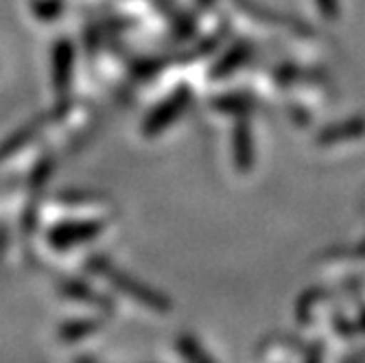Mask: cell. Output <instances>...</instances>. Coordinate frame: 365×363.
<instances>
[{"mask_svg": "<svg viewBox=\"0 0 365 363\" xmlns=\"http://www.w3.org/2000/svg\"><path fill=\"white\" fill-rule=\"evenodd\" d=\"M92 270L96 274H101L116 291H120L125 298H129V300H134V302H138V305H143V307H147V309H151L155 313H167L171 309V302H169L167 295H162L160 291H155L147 282H143V280H138L134 276H129L127 272L116 270L106 256L94 258Z\"/></svg>", "mask_w": 365, "mask_h": 363, "instance_id": "1", "label": "cell"}, {"mask_svg": "<svg viewBox=\"0 0 365 363\" xmlns=\"http://www.w3.org/2000/svg\"><path fill=\"white\" fill-rule=\"evenodd\" d=\"M190 98H192V92L188 88H178L173 94H169L160 106H155L145 123H143V131L147 136H158L162 134L164 129H169L190 106Z\"/></svg>", "mask_w": 365, "mask_h": 363, "instance_id": "2", "label": "cell"}, {"mask_svg": "<svg viewBox=\"0 0 365 363\" xmlns=\"http://www.w3.org/2000/svg\"><path fill=\"white\" fill-rule=\"evenodd\" d=\"M106 230V221L86 219V221H66L55 225L48 232V243L55 250H71L81 243L96 239Z\"/></svg>", "mask_w": 365, "mask_h": 363, "instance_id": "3", "label": "cell"}, {"mask_svg": "<svg viewBox=\"0 0 365 363\" xmlns=\"http://www.w3.org/2000/svg\"><path fill=\"white\" fill-rule=\"evenodd\" d=\"M235 5L239 9H243L250 18L254 20H260L264 24H278V26H284L289 29L291 33H295V36H302V38H311L315 36V29L311 24H307L304 20L295 18V16H287L282 11H274L269 7H264L260 3H256V0H235Z\"/></svg>", "mask_w": 365, "mask_h": 363, "instance_id": "4", "label": "cell"}, {"mask_svg": "<svg viewBox=\"0 0 365 363\" xmlns=\"http://www.w3.org/2000/svg\"><path fill=\"white\" fill-rule=\"evenodd\" d=\"M75 73V48L71 40H59L53 48V86L59 96L68 94Z\"/></svg>", "mask_w": 365, "mask_h": 363, "instance_id": "5", "label": "cell"}, {"mask_svg": "<svg viewBox=\"0 0 365 363\" xmlns=\"http://www.w3.org/2000/svg\"><path fill=\"white\" fill-rule=\"evenodd\" d=\"M232 155L241 173H247L254 167V138L247 116H239L232 129Z\"/></svg>", "mask_w": 365, "mask_h": 363, "instance_id": "6", "label": "cell"}, {"mask_svg": "<svg viewBox=\"0 0 365 363\" xmlns=\"http://www.w3.org/2000/svg\"><path fill=\"white\" fill-rule=\"evenodd\" d=\"M365 136V116H352L348 121H339L335 125L324 127L315 143L319 147H333V145H341V143H350Z\"/></svg>", "mask_w": 365, "mask_h": 363, "instance_id": "7", "label": "cell"}, {"mask_svg": "<svg viewBox=\"0 0 365 363\" xmlns=\"http://www.w3.org/2000/svg\"><path fill=\"white\" fill-rule=\"evenodd\" d=\"M254 55V44L252 42H237L235 46H230L212 66L210 71V77L212 79H223V77H230L232 73H237L239 68H243V66L252 59Z\"/></svg>", "mask_w": 365, "mask_h": 363, "instance_id": "8", "label": "cell"}, {"mask_svg": "<svg viewBox=\"0 0 365 363\" xmlns=\"http://www.w3.org/2000/svg\"><path fill=\"white\" fill-rule=\"evenodd\" d=\"M212 108L223 112V114H232V116H250L258 103L256 98L250 96V94H243V92H230V94H221V96H215L212 101Z\"/></svg>", "mask_w": 365, "mask_h": 363, "instance_id": "9", "label": "cell"}, {"mask_svg": "<svg viewBox=\"0 0 365 363\" xmlns=\"http://www.w3.org/2000/svg\"><path fill=\"white\" fill-rule=\"evenodd\" d=\"M98 328H101V319H94V317L71 319V322L61 324V328H59V339L61 342H68V344H75V342H81V339L94 335Z\"/></svg>", "mask_w": 365, "mask_h": 363, "instance_id": "10", "label": "cell"}, {"mask_svg": "<svg viewBox=\"0 0 365 363\" xmlns=\"http://www.w3.org/2000/svg\"><path fill=\"white\" fill-rule=\"evenodd\" d=\"M61 291H63V295H68V298L79 300V302H90L96 307H110V302L103 298L101 293H96L94 289H90L88 285H83L79 280H66L61 285Z\"/></svg>", "mask_w": 365, "mask_h": 363, "instance_id": "11", "label": "cell"}, {"mask_svg": "<svg viewBox=\"0 0 365 363\" xmlns=\"http://www.w3.org/2000/svg\"><path fill=\"white\" fill-rule=\"evenodd\" d=\"M38 134V125H26V127H22L20 131H16V134L9 138V140H5L3 145H0V162L3 160H7L9 155H14L20 147H24L29 140H33V136Z\"/></svg>", "mask_w": 365, "mask_h": 363, "instance_id": "12", "label": "cell"}, {"mask_svg": "<svg viewBox=\"0 0 365 363\" xmlns=\"http://www.w3.org/2000/svg\"><path fill=\"white\" fill-rule=\"evenodd\" d=\"M175 348H178V352H180L186 361H206V363L212 361V357L202 348V344H199V342H197L192 335H188V333L178 337Z\"/></svg>", "mask_w": 365, "mask_h": 363, "instance_id": "13", "label": "cell"}, {"mask_svg": "<svg viewBox=\"0 0 365 363\" xmlns=\"http://www.w3.org/2000/svg\"><path fill=\"white\" fill-rule=\"evenodd\" d=\"M31 7H33V11H36V16L40 20H55L63 11L61 0H33Z\"/></svg>", "mask_w": 365, "mask_h": 363, "instance_id": "14", "label": "cell"}, {"mask_svg": "<svg viewBox=\"0 0 365 363\" xmlns=\"http://www.w3.org/2000/svg\"><path fill=\"white\" fill-rule=\"evenodd\" d=\"M317 3V9L319 14L326 18V20H337L339 18V0H315Z\"/></svg>", "mask_w": 365, "mask_h": 363, "instance_id": "15", "label": "cell"}, {"mask_svg": "<svg viewBox=\"0 0 365 363\" xmlns=\"http://www.w3.org/2000/svg\"><path fill=\"white\" fill-rule=\"evenodd\" d=\"M217 3V0H197V5L202 7V9H208V7H212Z\"/></svg>", "mask_w": 365, "mask_h": 363, "instance_id": "16", "label": "cell"}, {"mask_svg": "<svg viewBox=\"0 0 365 363\" xmlns=\"http://www.w3.org/2000/svg\"><path fill=\"white\" fill-rule=\"evenodd\" d=\"M363 326H365V317H363Z\"/></svg>", "mask_w": 365, "mask_h": 363, "instance_id": "17", "label": "cell"}]
</instances>
